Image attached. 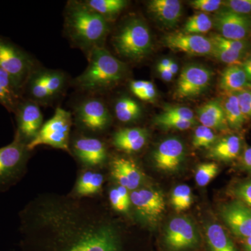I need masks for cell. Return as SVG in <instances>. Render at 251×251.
I'll list each match as a JSON object with an SVG mask.
<instances>
[{"label":"cell","mask_w":251,"mask_h":251,"mask_svg":"<svg viewBox=\"0 0 251 251\" xmlns=\"http://www.w3.org/2000/svg\"><path fill=\"white\" fill-rule=\"evenodd\" d=\"M168 69H169V70L171 71V72L174 76L175 75H176V74L179 72V66H178V64H176L175 61L172 60L171 65H170Z\"/></svg>","instance_id":"681fc988"},{"label":"cell","mask_w":251,"mask_h":251,"mask_svg":"<svg viewBox=\"0 0 251 251\" xmlns=\"http://www.w3.org/2000/svg\"><path fill=\"white\" fill-rule=\"evenodd\" d=\"M118 54L131 61H140L151 52L152 39L146 23L139 18H128L112 38Z\"/></svg>","instance_id":"277c9868"},{"label":"cell","mask_w":251,"mask_h":251,"mask_svg":"<svg viewBox=\"0 0 251 251\" xmlns=\"http://www.w3.org/2000/svg\"><path fill=\"white\" fill-rule=\"evenodd\" d=\"M244 247L245 251H251V236L244 239Z\"/></svg>","instance_id":"f907efd6"},{"label":"cell","mask_w":251,"mask_h":251,"mask_svg":"<svg viewBox=\"0 0 251 251\" xmlns=\"http://www.w3.org/2000/svg\"><path fill=\"white\" fill-rule=\"evenodd\" d=\"M221 216L236 237L245 239L251 236V209L241 201L225 204Z\"/></svg>","instance_id":"e0dca14e"},{"label":"cell","mask_w":251,"mask_h":251,"mask_svg":"<svg viewBox=\"0 0 251 251\" xmlns=\"http://www.w3.org/2000/svg\"><path fill=\"white\" fill-rule=\"evenodd\" d=\"M36 67L34 59L29 54L11 41L0 37V68L11 77L22 94Z\"/></svg>","instance_id":"8992f818"},{"label":"cell","mask_w":251,"mask_h":251,"mask_svg":"<svg viewBox=\"0 0 251 251\" xmlns=\"http://www.w3.org/2000/svg\"><path fill=\"white\" fill-rule=\"evenodd\" d=\"M129 87L132 93L143 101L151 102L156 99V87L151 81L132 80Z\"/></svg>","instance_id":"836d02e7"},{"label":"cell","mask_w":251,"mask_h":251,"mask_svg":"<svg viewBox=\"0 0 251 251\" xmlns=\"http://www.w3.org/2000/svg\"><path fill=\"white\" fill-rule=\"evenodd\" d=\"M212 55L215 57L218 60L224 62L225 64L232 65H242V59L245 54L239 53V52H233L229 50L219 47L214 44V51Z\"/></svg>","instance_id":"74e56055"},{"label":"cell","mask_w":251,"mask_h":251,"mask_svg":"<svg viewBox=\"0 0 251 251\" xmlns=\"http://www.w3.org/2000/svg\"><path fill=\"white\" fill-rule=\"evenodd\" d=\"M23 94L18 90L11 77L0 68V104L8 111L15 112Z\"/></svg>","instance_id":"d4e9b609"},{"label":"cell","mask_w":251,"mask_h":251,"mask_svg":"<svg viewBox=\"0 0 251 251\" xmlns=\"http://www.w3.org/2000/svg\"><path fill=\"white\" fill-rule=\"evenodd\" d=\"M213 27V20L205 13L199 12L190 17L185 24L183 32L199 34L208 32Z\"/></svg>","instance_id":"4dcf8cb0"},{"label":"cell","mask_w":251,"mask_h":251,"mask_svg":"<svg viewBox=\"0 0 251 251\" xmlns=\"http://www.w3.org/2000/svg\"><path fill=\"white\" fill-rule=\"evenodd\" d=\"M109 201L112 207L120 213L128 212L131 204L128 190L120 185L110 190Z\"/></svg>","instance_id":"d6a6232c"},{"label":"cell","mask_w":251,"mask_h":251,"mask_svg":"<svg viewBox=\"0 0 251 251\" xmlns=\"http://www.w3.org/2000/svg\"><path fill=\"white\" fill-rule=\"evenodd\" d=\"M73 150L85 166H101L107 159V150L101 140L92 137L81 136L74 140Z\"/></svg>","instance_id":"ac0fdd59"},{"label":"cell","mask_w":251,"mask_h":251,"mask_svg":"<svg viewBox=\"0 0 251 251\" xmlns=\"http://www.w3.org/2000/svg\"><path fill=\"white\" fill-rule=\"evenodd\" d=\"M234 193L241 202L251 209V180L239 184Z\"/></svg>","instance_id":"ee69618b"},{"label":"cell","mask_w":251,"mask_h":251,"mask_svg":"<svg viewBox=\"0 0 251 251\" xmlns=\"http://www.w3.org/2000/svg\"><path fill=\"white\" fill-rule=\"evenodd\" d=\"M193 202L191 188L188 185H178L171 193V203L176 212H182L191 207Z\"/></svg>","instance_id":"1f68e13d"},{"label":"cell","mask_w":251,"mask_h":251,"mask_svg":"<svg viewBox=\"0 0 251 251\" xmlns=\"http://www.w3.org/2000/svg\"><path fill=\"white\" fill-rule=\"evenodd\" d=\"M164 243L170 251L191 250L199 246V234L191 219L186 217L174 218L167 226Z\"/></svg>","instance_id":"8fae6325"},{"label":"cell","mask_w":251,"mask_h":251,"mask_svg":"<svg viewBox=\"0 0 251 251\" xmlns=\"http://www.w3.org/2000/svg\"><path fill=\"white\" fill-rule=\"evenodd\" d=\"M88 65L74 80L78 90L92 94L108 90L124 80L126 68L123 62L105 48H98L87 54Z\"/></svg>","instance_id":"3957f363"},{"label":"cell","mask_w":251,"mask_h":251,"mask_svg":"<svg viewBox=\"0 0 251 251\" xmlns=\"http://www.w3.org/2000/svg\"><path fill=\"white\" fill-rule=\"evenodd\" d=\"M22 251H125L118 229L103 221L95 204L63 201L35 216L21 242Z\"/></svg>","instance_id":"6da1fadb"},{"label":"cell","mask_w":251,"mask_h":251,"mask_svg":"<svg viewBox=\"0 0 251 251\" xmlns=\"http://www.w3.org/2000/svg\"><path fill=\"white\" fill-rule=\"evenodd\" d=\"M158 72H159L161 78L166 82H170L174 77L168 68V69H158Z\"/></svg>","instance_id":"7dc6e473"},{"label":"cell","mask_w":251,"mask_h":251,"mask_svg":"<svg viewBox=\"0 0 251 251\" xmlns=\"http://www.w3.org/2000/svg\"><path fill=\"white\" fill-rule=\"evenodd\" d=\"M205 235L209 251H237L232 239L221 225L208 224L205 227Z\"/></svg>","instance_id":"484cf974"},{"label":"cell","mask_w":251,"mask_h":251,"mask_svg":"<svg viewBox=\"0 0 251 251\" xmlns=\"http://www.w3.org/2000/svg\"><path fill=\"white\" fill-rule=\"evenodd\" d=\"M211 39L214 45L224 48L233 52H239V53L246 54L249 49V44L246 40H232V39H225L217 34L213 35Z\"/></svg>","instance_id":"8d00e7d4"},{"label":"cell","mask_w":251,"mask_h":251,"mask_svg":"<svg viewBox=\"0 0 251 251\" xmlns=\"http://www.w3.org/2000/svg\"><path fill=\"white\" fill-rule=\"evenodd\" d=\"M216 136L214 130L201 125L195 130L193 137V146L195 148H210L216 143Z\"/></svg>","instance_id":"d590c367"},{"label":"cell","mask_w":251,"mask_h":251,"mask_svg":"<svg viewBox=\"0 0 251 251\" xmlns=\"http://www.w3.org/2000/svg\"><path fill=\"white\" fill-rule=\"evenodd\" d=\"M115 117L122 123L138 120L142 115V108L134 99L123 96L117 99L114 106Z\"/></svg>","instance_id":"4316f807"},{"label":"cell","mask_w":251,"mask_h":251,"mask_svg":"<svg viewBox=\"0 0 251 251\" xmlns=\"http://www.w3.org/2000/svg\"><path fill=\"white\" fill-rule=\"evenodd\" d=\"M234 94L246 120L251 119V90H242Z\"/></svg>","instance_id":"7bdbcfd3"},{"label":"cell","mask_w":251,"mask_h":251,"mask_svg":"<svg viewBox=\"0 0 251 251\" xmlns=\"http://www.w3.org/2000/svg\"><path fill=\"white\" fill-rule=\"evenodd\" d=\"M75 120L81 128L92 133L106 129L111 122V115L100 99L91 97L80 102L74 109Z\"/></svg>","instance_id":"30bf717a"},{"label":"cell","mask_w":251,"mask_h":251,"mask_svg":"<svg viewBox=\"0 0 251 251\" xmlns=\"http://www.w3.org/2000/svg\"><path fill=\"white\" fill-rule=\"evenodd\" d=\"M193 9L202 13L214 12L218 11L224 1L221 0H194L189 2Z\"/></svg>","instance_id":"b9f144b4"},{"label":"cell","mask_w":251,"mask_h":251,"mask_svg":"<svg viewBox=\"0 0 251 251\" xmlns=\"http://www.w3.org/2000/svg\"><path fill=\"white\" fill-rule=\"evenodd\" d=\"M130 198L138 217L150 226L156 225L166 211L164 195L156 188H138L132 191Z\"/></svg>","instance_id":"9c48e42d"},{"label":"cell","mask_w":251,"mask_h":251,"mask_svg":"<svg viewBox=\"0 0 251 251\" xmlns=\"http://www.w3.org/2000/svg\"><path fill=\"white\" fill-rule=\"evenodd\" d=\"M163 117L180 119L196 124L194 113L189 108L184 106L167 107L164 111L160 114Z\"/></svg>","instance_id":"ab89813d"},{"label":"cell","mask_w":251,"mask_h":251,"mask_svg":"<svg viewBox=\"0 0 251 251\" xmlns=\"http://www.w3.org/2000/svg\"><path fill=\"white\" fill-rule=\"evenodd\" d=\"M148 131L143 128H125L117 130L113 135L114 146L126 153L140 151L148 142Z\"/></svg>","instance_id":"44dd1931"},{"label":"cell","mask_w":251,"mask_h":251,"mask_svg":"<svg viewBox=\"0 0 251 251\" xmlns=\"http://www.w3.org/2000/svg\"><path fill=\"white\" fill-rule=\"evenodd\" d=\"M214 73L210 69L191 64L181 71L176 85V97L179 99H190L201 95L210 85Z\"/></svg>","instance_id":"4fadbf2b"},{"label":"cell","mask_w":251,"mask_h":251,"mask_svg":"<svg viewBox=\"0 0 251 251\" xmlns=\"http://www.w3.org/2000/svg\"><path fill=\"white\" fill-rule=\"evenodd\" d=\"M150 14L166 27H173L182 15V6L178 0H151L148 3Z\"/></svg>","instance_id":"ffe728a7"},{"label":"cell","mask_w":251,"mask_h":251,"mask_svg":"<svg viewBox=\"0 0 251 251\" xmlns=\"http://www.w3.org/2000/svg\"><path fill=\"white\" fill-rule=\"evenodd\" d=\"M27 145L15 136L14 141L0 148V189H4L21 176L29 157Z\"/></svg>","instance_id":"ba28073f"},{"label":"cell","mask_w":251,"mask_h":251,"mask_svg":"<svg viewBox=\"0 0 251 251\" xmlns=\"http://www.w3.org/2000/svg\"><path fill=\"white\" fill-rule=\"evenodd\" d=\"M221 103L224 108L228 127L234 130H239L242 128L246 121V118L239 106L236 94L226 93L224 100L221 102Z\"/></svg>","instance_id":"f1b7e54d"},{"label":"cell","mask_w":251,"mask_h":251,"mask_svg":"<svg viewBox=\"0 0 251 251\" xmlns=\"http://www.w3.org/2000/svg\"><path fill=\"white\" fill-rule=\"evenodd\" d=\"M224 8L232 12L242 15L251 14V0H229L224 1Z\"/></svg>","instance_id":"60d3db41"},{"label":"cell","mask_w":251,"mask_h":251,"mask_svg":"<svg viewBox=\"0 0 251 251\" xmlns=\"http://www.w3.org/2000/svg\"><path fill=\"white\" fill-rule=\"evenodd\" d=\"M83 2L108 22L118 16L128 4L126 0H86Z\"/></svg>","instance_id":"83f0119b"},{"label":"cell","mask_w":251,"mask_h":251,"mask_svg":"<svg viewBox=\"0 0 251 251\" xmlns=\"http://www.w3.org/2000/svg\"><path fill=\"white\" fill-rule=\"evenodd\" d=\"M184 156V144L178 138H171L160 143L153 153V161L160 171L173 173L179 169Z\"/></svg>","instance_id":"2e32d148"},{"label":"cell","mask_w":251,"mask_h":251,"mask_svg":"<svg viewBox=\"0 0 251 251\" xmlns=\"http://www.w3.org/2000/svg\"><path fill=\"white\" fill-rule=\"evenodd\" d=\"M213 26L225 39L245 40L251 28V18L249 15L221 9L214 16Z\"/></svg>","instance_id":"9a60e30c"},{"label":"cell","mask_w":251,"mask_h":251,"mask_svg":"<svg viewBox=\"0 0 251 251\" xmlns=\"http://www.w3.org/2000/svg\"><path fill=\"white\" fill-rule=\"evenodd\" d=\"M154 122L156 125L159 126L161 128H165V129L179 130H187L196 125V123L186 121V120L163 117L160 115L154 119Z\"/></svg>","instance_id":"f35d334b"},{"label":"cell","mask_w":251,"mask_h":251,"mask_svg":"<svg viewBox=\"0 0 251 251\" xmlns=\"http://www.w3.org/2000/svg\"><path fill=\"white\" fill-rule=\"evenodd\" d=\"M243 166L251 171V147L244 150L242 157Z\"/></svg>","instance_id":"f6af8a7d"},{"label":"cell","mask_w":251,"mask_h":251,"mask_svg":"<svg viewBox=\"0 0 251 251\" xmlns=\"http://www.w3.org/2000/svg\"><path fill=\"white\" fill-rule=\"evenodd\" d=\"M64 31L72 45L86 54L103 48L110 26L109 22L83 1H68L64 12Z\"/></svg>","instance_id":"7a4b0ae2"},{"label":"cell","mask_w":251,"mask_h":251,"mask_svg":"<svg viewBox=\"0 0 251 251\" xmlns=\"http://www.w3.org/2000/svg\"><path fill=\"white\" fill-rule=\"evenodd\" d=\"M68 77L65 73L36 67L23 90V98L39 105H49L65 92Z\"/></svg>","instance_id":"5b68a950"},{"label":"cell","mask_w":251,"mask_h":251,"mask_svg":"<svg viewBox=\"0 0 251 251\" xmlns=\"http://www.w3.org/2000/svg\"><path fill=\"white\" fill-rule=\"evenodd\" d=\"M219 168L216 163H204L197 167L195 179L198 186L204 187L209 184L219 173Z\"/></svg>","instance_id":"e575fe53"},{"label":"cell","mask_w":251,"mask_h":251,"mask_svg":"<svg viewBox=\"0 0 251 251\" xmlns=\"http://www.w3.org/2000/svg\"><path fill=\"white\" fill-rule=\"evenodd\" d=\"M111 175L120 186L128 191H135L143 183L144 174L132 160L117 158L112 162Z\"/></svg>","instance_id":"d6986e66"},{"label":"cell","mask_w":251,"mask_h":251,"mask_svg":"<svg viewBox=\"0 0 251 251\" xmlns=\"http://www.w3.org/2000/svg\"><path fill=\"white\" fill-rule=\"evenodd\" d=\"M220 87L226 93L234 94L251 90V83L242 65H232L225 69L221 74Z\"/></svg>","instance_id":"603a6c76"},{"label":"cell","mask_w":251,"mask_h":251,"mask_svg":"<svg viewBox=\"0 0 251 251\" xmlns=\"http://www.w3.org/2000/svg\"><path fill=\"white\" fill-rule=\"evenodd\" d=\"M103 184L100 173L87 171L81 175L75 186V193L80 197L94 196L100 192Z\"/></svg>","instance_id":"f546056e"},{"label":"cell","mask_w":251,"mask_h":251,"mask_svg":"<svg viewBox=\"0 0 251 251\" xmlns=\"http://www.w3.org/2000/svg\"><path fill=\"white\" fill-rule=\"evenodd\" d=\"M163 44L168 49L191 55H212L214 44L211 38L184 32L171 33L164 36Z\"/></svg>","instance_id":"5bb4252c"},{"label":"cell","mask_w":251,"mask_h":251,"mask_svg":"<svg viewBox=\"0 0 251 251\" xmlns=\"http://www.w3.org/2000/svg\"><path fill=\"white\" fill-rule=\"evenodd\" d=\"M171 59L169 58L161 59L158 64L157 69H168V68H169L170 65H171Z\"/></svg>","instance_id":"c3c4849f"},{"label":"cell","mask_w":251,"mask_h":251,"mask_svg":"<svg viewBox=\"0 0 251 251\" xmlns=\"http://www.w3.org/2000/svg\"><path fill=\"white\" fill-rule=\"evenodd\" d=\"M14 113L17 122L15 136L27 145L36 138L44 125L40 107L33 100L23 98Z\"/></svg>","instance_id":"7c38bea8"},{"label":"cell","mask_w":251,"mask_h":251,"mask_svg":"<svg viewBox=\"0 0 251 251\" xmlns=\"http://www.w3.org/2000/svg\"><path fill=\"white\" fill-rule=\"evenodd\" d=\"M241 148V138L236 135H229L219 140L211 147L208 156L219 161H230L237 158Z\"/></svg>","instance_id":"cb8c5ba5"},{"label":"cell","mask_w":251,"mask_h":251,"mask_svg":"<svg viewBox=\"0 0 251 251\" xmlns=\"http://www.w3.org/2000/svg\"><path fill=\"white\" fill-rule=\"evenodd\" d=\"M72 125V113L58 107L56 108L53 116L43 125L36 138L28 144V150L31 151L40 145H48L69 151Z\"/></svg>","instance_id":"52a82bcc"},{"label":"cell","mask_w":251,"mask_h":251,"mask_svg":"<svg viewBox=\"0 0 251 251\" xmlns=\"http://www.w3.org/2000/svg\"><path fill=\"white\" fill-rule=\"evenodd\" d=\"M242 67L247 74L248 80L251 83V55L242 62Z\"/></svg>","instance_id":"bcb514c9"},{"label":"cell","mask_w":251,"mask_h":251,"mask_svg":"<svg viewBox=\"0 0 251 251\" xmlns=\"http://www.w3.org/2000/svg\"><path fill=\"white\" fill-rule=\"evenodd\" d=\"M197 113L198 120L204 126L219 130L228 128L224 108L218 100H211L200 107Z\"/></svg>","instance_id":"7402d4cb"}]
</instances>
